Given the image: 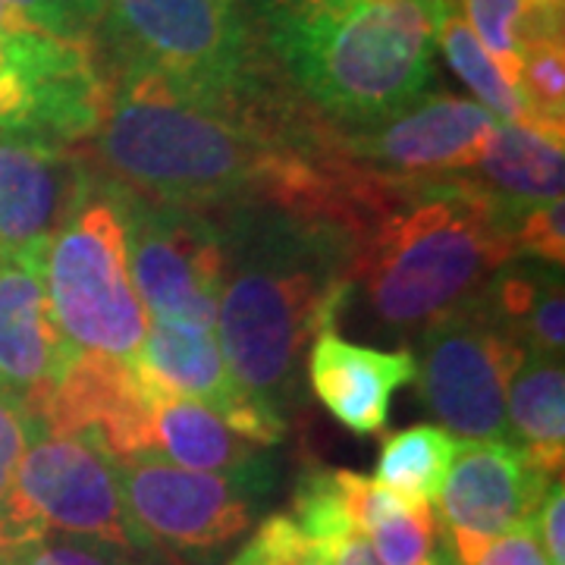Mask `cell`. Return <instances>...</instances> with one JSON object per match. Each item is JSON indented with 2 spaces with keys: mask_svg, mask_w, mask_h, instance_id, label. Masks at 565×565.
Returning <instances> with one entry per match:
<instances>
[{
  "mask_svg": "<svg viewBox=\"0 0 565 565\" xmlns=\"http://www.w3.org/2000/svg\"><path fill=\"white\" fill-rule=\"evenodd\" d=\"M107 85L88 158L151 202L214 214L252 199H289L327 154V122L302 102L262 114L199 102L136 73L107 76Z\"/></svg>",
  "mask_w": 565,
  "mask_h": 565,
  "instance_id": "cell-1",
  "label": "cell"
},
{
  "mask_svg": "<svg viewBox=\"0 0 565 565\" xmlns=\"http://www.w3.org/2000/svg\"><path fill=\"white\" fill-rule=\"evenodd\" d=\"M214 217L223 236V359L236 384L282 418L299 403L305 349L349 305V230L321 207L277 199Z\"/></svg>",
  "mask_w": 565,
  "mask_h": 565,
  "instance_id": "cell-2",
  "label": "cell"
},
{
  "mask_svg": "<svg viewBox=\"0 0 565 565\" xmlns=\"http://www.w3.org/2000/svg\"><path fill=\"white\" fill-rule=\"evenodd\" d=\"M333 207L352 239L349 302L396 337L468 305L515 258L500 211L465 177L405 180L345 161Z\"/></svg>",
  "mask_w": 565,
  "mask_h": 565,
  "instance_id": "cell-3",
  "label": "cell"
},
{
  "mask_svg": "<svg viewBox=\"0 0 565 565\" xmlns=\"http://www.w3.org/2000/svg\"><path fill=\"white\" fill-rule=\"evenodd\" d=\"M296 98L337 129L386 120L434 79L452 0H243Z\"/></svg>",
  "mask_w": 565,
  "mask_h": 565,
  "instance_id": "cell-4",
  "label": "cell"
},
{
  "mask_svg": "<svg viewBox=\"0 0 565 565\" xmlns=\"http://www.w3.org/2000/svg\"><path fill=\"white\" fill-rule=\"evenodd\" d=\"M92 44L107 76H151L199 102L262 114L299 102L277 88L243 0H107Z\"/></svg>",
  "mask_w": 565,
  "mask_h": 565,
  "instance_id": "cell-5",
  "label": "cell"
},
{
  "mask_svg": "<svg viewBox=\"0 0 565 565\" xmlns=\"http://www.w3.org/2000/svg\"><path fill=\"white\" fill-rule=\"evenodd\" d=\"M41 280L63 340L82 355L136 359L148 333L132 270L120 182L98 180L76 214L51 239Z\"/></svg>",
  "mask_w": 565,
  "mask_h": 565,
  "instance_id": "cell-6",
  "label": "cell"
},
{
  "mask_svg": "<svg viewBox=\"0 0 565 565\" xmlns=\"http://www.w3.org/2000/svg\"><path fill=\"white\" fill-rule=\"evenodd\" d=\"M47 534H66L122 556L145 553L122 505L117 465L88 440L51 434L39 422L0 519V556L47 541Z\"/></svg>",
  "mask_w": 565,
  "mask_h": 565,
  "instance_id": "cell-7",
  "label": "cell"
},
{
  "mask_svg": "<svg viewBox=\"0 0 565 565\" xmlns=\"http://www.w3.org/2000/svg\"><path fill=\"white\" fill-rule=\"evenodd\" d=\"M107 92L95 44L0 25V136L79 148L102 122Z\"/></svg>",
  "mask_w": 565,
  "mask_h": 565,
  "instance_id": "cell-8",
  "label": "cell"
},
{
  "mask_svg": "<svg viewBox=\"0 0 565 565\" xmlns=\"http://www.w3.org/2000/svg\"><path fill=\"white\" fill-rule=\"evenodd\" d=\"M129 270L151 321L217 330L223 236L204 211L141 199L120 185Z\"/></svg>",
  "mask_w": 565,
  "mask_h": 565,
  "instance_id": "cell-9",
  "label": "cell"
},
{
  "mask_svg": "<svg viewBox=\"0 0 565 565\" xmlns=\"http://www.w3.org/2000/svg\"><path fill=\"white\" fill-rule=\"evenodd\" d=\"M129 525L139 544L177 556L214 553L248 531L258 505L277 484L189 471L161 456L117 465Z\"/></svg>",
  "mask_w": 565,
  "mask_h": 565,
  "instance_id": "cell-10",
  "label": "cell"
},
{
  "mask_svg": "<svg viewBox=\"0 0 565 565\" xmlns=\"http://www.w3.org/2000/svg\"><path fill=\"white\" fill-rule=\"evenodd\" d=\"M475 299L418 333L415 381L452 437L505 440V390L525 352L487 321Z\"/></svg>",
  "mask_w": 565,
  "mask_h": 565,
  "instance_id": "cell-11",
  "label": "cell"
},
{
  "mask_svg": "<svg viewBox=\"0 0 565 565\" xmlns=\"http://www.w3.org/2000/svg\"><path fill=\"white\" fill-rule=\"evenodd\" d=\"M497 122L478 102L422 95L386 120L362 129L330 126V148L345 161L384 177H456L478 161Z\"/></svg>",
  "mask_w": 565,
  "mask_h": 565,
  "instance_id": "cell-12",
  "label": "cell"
},
{
  "mask_svg": "<svg viewBox=\"0 0 565 565\" xmlns=\"http://www.w3.org/2000/svg\"><path fill=\"white\" fill-rule=\"evenodd\" d=\"M553 478L509 440H459L440 503L449 550L471 565L490 541L534 522Z\"/></svg>",
  "mask_w": 565,
  "mask_h": 565,
  "instance_id": "cell-13",
  "label": "cell"
},
{
  "mask_svg": "<svg viewBox=\"0 0 565 565\" xmlns=\"http://www.w3.org/2000/svg\"><path fill=\"white\" fill-rule=\"evenodd\" d=\"M95 180L82 148L0 136V258H44Z\"/></svg>",
  "mask_w": 565,
  "mask_h": 565,
  "instance_id": "cell-14",
  "label": "cell"
},
{
  "mask_svg": "<svg viewBox=\"0 0 565 565\" xmlns=\"http://www.w3.org/2000/svg\"><path fill=\"white\" fill-rule=\"evenodd\" d=\"M136 359L163 390L211 408L245 440L270 449L286 437V422L280 415L252 399L236 384L230 364L223 359L217 330L148 321V333Z\"/></svg>",
  "mask_w": 565,
  "mask_h": 565,
  "instance_id": "cell-15",
  "label": "cell"
},
{
  "mask_svg": "<svg viewBox=\"0 0 565 565\" xmlns=\"http://www.w3.org/2000/svg\"><path fill=\"white\" fill-rule=\"evenodd\" d=\"M44 258H0V386L35 418L79 355L63 340L41 280Z\"/></svg>",
  "mask_w": 565,
  "mask_h": 565,
  "instance_id": "cell-16",
  "label": "cell"
},
{
  "mask_svg": "<svg viewBox=\"0 0 565 565\" xmlns=\"http://www.w3.org/2000/svg\"><path fill=\"white\" fill-rule=\"evenodd\" d=\"M415 381L412 352H386L343 340L333 327L308 349V384L321 405L359 437L381 434L399 386Z\"/></svg>",
  "mask_w": 565,
  "mask_h": 565,
  "instance_id": "cell-17",
  "label": "cell"
},
{
  "mask_svg": "<svg viewBox=\"0 0 565 565\" xmlns=\"http://www.w3.org/2000/svg\"><path fill=\"white\" fill-rule=\"evenodd\" d=\"M145 367V364H141ZM151 456L167 462L223 475V478H248L277 484V462L267 446L252 444L199 403H189L163 390L151 377Z\"/></svg>",
  "mask_w": 565,
  "mask_h": 565,
  "instance_id": "cell-18",
  "label": "cell"
},
{
  "mask_svg": "<svg viewBox=\"0 0 565 565\" xmlns=\"http://www.w3.org/2000/svg\"><path fill=\"white\" fill-rule=\"evenodd\" d=\"M456 177L478 185L500 211L505 226L525 207L563 199V145L519 122H497L478 161Z\"/></svg>",
  "mask_w": 565,
  "mask_h": 565,
  "instance_id": "cell-19",
  "label": "cell"
},
{
  "mask_svg": "<svg viewBox=\"0 0 565 565\" xmlns=\"http://www.w3.org/2000/svg\"><path fill=\"white\" fill-rule=\"evenodd\" d=\"M478 308L525 355L563 359V267L534 258L505 262L478 292Z\"/></svg>",
  "mask_w": 565,
  "mask_h": 565,
  "instance_id": "cell-20",
  "label": "cell"
},
{
  "mask_svg": "<svg viewBox=\"0 0 565 565\" xmlns=\"http://www.w3.org/2000/svg\"><path fill=\"white\" fill-rule=\"evenodd\" d=\"M505 430L531 462L550 478L563 475L565 374L563 359L525 355L505 390Z\"/></svg>",
  "mask_w": 565,
  "mask_h": 565,
  "instance_id": "cell-21",
  "label": "cell"
},
{
  "mask_svg": "<svg viewBox=\"0 0 565 565\" xmlns=\"http://www.w3.org/2000/svg\"><path fill=\"white\" fill-rule=\"evenodd\" d=\"M462 10L468 29L509 82H515L527 44L563 39V0H462Z\"/></svg>",
  "mask_w": 565,
  "mask_h": 565,
  "instance_id": "cell-22",
  "label": "cell"
},
{
  "mask_svg": "<svg viewBox=\"0 0 565 565\" xmlns=\"http://www.w3.org/2000/svg\"><path fill=\"white\" fill-rule=\"evenodd\" d=\"M459 440L444 430L418 424L390 437L377 462V481L412 503H437Z\"/></svg>",
  "mask_w": 565,
  "mask_h": 565,
  "instance_id": "cell-23",
  "label": "cell"
},
{
  "mask_svg": "<svg viewBox=\"0 0 565 565\" xmlns=\"http://www.w3.org/2000/svg\"><path fill=\"white\" fill-rule=\"evenodd\" d=\"M437 44L444 47L449 66L475 92L481 107H487L500 122H519V126L525 122L522 102H519L512 82L505 79L503 70L487 54L484 44L475 39V32L468 29V22L456 10H449L440 22Z\"/></svg>",
  "mask_w": 565,
  "mask_h": 565,
  "instance_id": "cell-24",
  "label": "cell"
},
{
  "mask_svg": "<svg viewBox=\"0 0 565 565\" xmlns=\"http://www.w3.org/2000/svg\"><path fill=\"white\" fill-rule=\"evenodd\" d=\"M515 95L522 102L527 129L563 145L565 139V47L563 39L527 44L519 57Z\"/></svg>",
  "mask_w": 565,
  "mask_h": 565,
  "instance_id": "cell-25",
  "label": "cell"
},
{
  "mask_svg": "<svg viewBox=\"0 0 565 565\" xmlns=\"http://www.w3.org/2000/svg\"><path fill=\"white\" fill-rule=\"evenodd\" d=\"M381 565H459L434 503H405L367 531Z\"/></svg>",
  "mask_w": 565,
  "mask_h": 565,
  "instance_id": "cell-26",
  "label": "cell"
},
{
  "mask_svg": "<svg viewBox=\"0 0 565 565\" xmlns=\"http://www.w3.org/2000/svg\"><path fill=\"white\" fill-rule=\"evenodd\" d=\"M29 29L51 39L92 44L107 0H3Z\"/></svg>",
  "mask_w": 565,
  "mask_h": 565,
  "instance_id": "cell-27",
  "label": "cell"
},
{
  "mask_svg": "<svg viewBox=\"0 0 565 565\" xmlns=\"http://www.w3.org/2000/svg\"><path fill=\"white\" fill-rule=\"evenodd\" d=\"M565 217H563V199L559 202L534 204L525 207L522 214H515L505 223L509 243L515 258H534L563 267L565 258Z\"/></svg>",
  "mask_w": 565,
  "mask_h": 565,
  "instance_id": "cell-28",
  "label": "cell"
},
{
  "mask_svg": "<svg viewBox=\"0 0 565 565\" xmlns=\"http://www.w3.org/2000/svg\"><path fill=\"white\" fill-rule=\"evenodd\" d=\"M315 556H323L318 546L305 537L289 512L264 519L243 553L230 565H308Z\"/></svg>",
  "mask_w": 565,
  "mask_h": 565,
  "instance_id": "cell-29",
  "label": "cell"
},
{
  "mask_svg": "<svg viewBox=\"0 0 565 565\" xmlns=\"http://www.w3.org/2000/svg\"><path fill=\"white\" fill-rule=\"evenodd\" d=\"M35 430H39V418L13 393H7L0 386V519L7 515L17 468H20L22 452L29 449Z\"/></svg>",
  "mask_w": 565,
  "mask_h": 565,
  "instance_id": "cell-30",
  "label": "cell"
},
{
  "mask_svg": "<svg viewBox=\"0 0 565 565\" xmlns=\"http://www.w3.org/2000/svg\"><path fill=\"white\" fill-rule=\"evenodd\" d=\"M7 559L13 565H126V556L117 550H107V546L47 544V541L22 546Z\"/></svg>",
  "mask_w": 565,
  "mask_h": 565,
  "instance_id": "cell-31",
  "label": "cell"
},
{
  "mask_svg": "<svg viewBox=\"0 0 565 565\" xmlns=\"http://www.w3.org/2000/svg\"><path fill=\"white\" fill-rule=\"evenodd\" d=\"M471 565H550V559L537 541L534 522H527V525L490 541Z\"/></svg>",
  "mask_w": 565,
  "mask_h": 565,
  "instance_id": "cell-32",
  "label": "cell"
},
{
  "mask_svg": "<svg viewBox=\"0 0 565 565\" xmlns=\"http://www.w3.org/2000/svg\"><path fill=\"white\" fill-rule=\"evenodd\" d=\"M563 525H565V493H563V478L556 484H550V490L541 500V509L534 515V531H537V541L544 546L546 559L550 565H565V541H563Z\"/></svg>",
  "mask_w": 565,
  "mask_h": 565,
  "instance_id": "cell-33",
  "label": "cell"
},
{
  "mask_svg": "<svg viewBox=\"0 0 565 565\" xmlns=\"http://www.w3.org/2000/svg\"><path fill=\"white\" fill-rule=\"evenodd\" d=\"M0 25H3V29H20V25H25V22H22L20 17H17V13L0 0Z\"/></svg>",
  "mask_w": 565,
  "mask_h": 565,
  "instance_id": "cell-34",
  "label": "cell"
},
{
  "mask_svg": "<svg viewBox=\"0 0 565 565\" xmlns=\"http://www.w3.org/2000/svg\"><path fill=\"white\" fill-rule=\"evenodd\" d=\"M308 565H327V556H315Z\"/></svg>",
  "mask_w": 565,
  "mask_h": 565,
  "instance_id": "cell-35",
  "label": "cell"
},
{
  "mask_svg": "<svg viewBox=\"0 0 565 565\" xmlns=\"http://www.w3.org/2000/svg\"><path fill=\"white\" fill-rule=\"evenodd\" d=\"M0 565H13V563H10V559H7V556H0Z\"/></svg>",
  "mask_w": 565,
  "mask_h": 565,
  "instance_id": "cell-36",
  "label": "cell"
}]
</instances>
